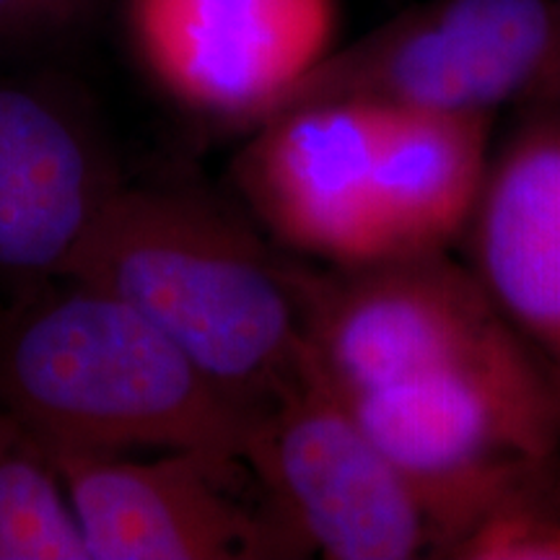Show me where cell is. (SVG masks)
Segmentation results:
<instances>
[{"label":"cell","mask_w":560,"mask_h":560,"mask_svg":"<svg viewBox=\"0 0 560 560\" xmlns=\"http://www.w3.org/2000/svg\"><path fill=\"white\" fill-rule=\"evenodd\" d=\"M296 268L208 190L122 185L68 278L128 301L262 418L310 371Z\"/></svg>","instance_id":"cell-2"},{"label":"cell","mask_w":560,"mask_h":560,"mask_svg":"<svg viewBox=\"0 0 560 560\" xmlns=\"http://www.w3.org/2000/svg\"><path fill=\"white\" fill-rule=\"evenodd\" d=\"M100 0H0V47H42L79 32Z\"/></svg>","instance_id":"cell-14"},{"label":"cell","mask_w":560,"mask_h":560,"mask_svg":"<svg viewBox=\"0 0 560 560\" xmlns=\"http://www.w3.org/2000/svg\"><path fill=\"white\" fill-rule=\"evenodd\" d=\"M338 0H128L140 66L182 109L252 130L338 50Z\"/></svg>","instance_id":"cell-9"},{"label":"cell","mask_w":560,"mask_h":560,"mask_svg":"<svg viewBox=\"0 0 560 560\" xmlns=\"http://www.w3.org/2000/svg\"><path fill=\"white\" fill-rule=\"evenodd\" d=\"M247 467L310 556H433V529L416 488L312 371L262 412Z\"/></svg>","instance_id":"cell-7"},{"label":"cell","mask_w":560,"mask_h":560,"mask_svg":"<svg viewBox=\"0 0 560 560\" xmlns=\"http://www.w3.org/2000/svg\"><path fill=\"white\" fill-rule=\"evenodd\" d=\"M0 560H89L58 465L3 408Z\"/></svg>","instance_id":"cell-12"},{"label":"cell","mask_w":560,"mask_h":560,"mask_svg":"<svg viewBox=\"0 0 560 560\" xmlns=\"http://www.w3.org/2000/svg\"><path fill=\"white\" fill-rule=\"evenodd\" d=\"M317 100L490 120L560 104V0H425L335 50L280 109Z\"/></svg>","instance_id":"cell-4"},{"label":"cell","mask_w":560,"mask_h":560,"mask_svg":"<svg viewBox=\"0 0 560 560\" xmlns=\"http://www.w3.org/2000/svg\"><path fill=\"white\" fill-rule=\"evenodd\" d=\"M444 558L457 560H560V509L537 486L522 488L467 527Z\"/></svg>","instance_id":"cell-13"},{"label":"cell","mask_w":560,"mask_h":560,"mask_svg":"<svg viewBox=\"0 0 560 560\" xmlns=\"http://www.w3.org/2000/svg\"><path fill=\"white\" fill-rule=\"evenodd\" d=\"M342 400L416 488L439 558L560 452V389L516 332L459 366Z\"/></svg>","instance_id":"cell-3"},{"label":"cell","mask_w":560,"mask_h":560,"mask_svg":"<svg viewBox=\"0 0 560 560\" xmlns=\"http://www.w3.org/2000/svg\"><path fill=\"white\" fill-rule=\"evenodd\" d=\"M0 408L50 454L195 452L247 467L260 416L115 293L62 278L0 301Z\"/></svg>","instance_id":"cell-1"},{"label":"cell","mask_w":560,"mask_h":560,"mask_svg":"<svg viewBox=\"0 0 560 560\" xmlns=\"http://www.w3.org/2000/svg\"><path fill=\"white\" fill-rule=\"evenodd\" d=\"M89 560H270L310 550L283 516L249 503V467L195 452L50 454Z\"/></svg>","instance_id":"cell-8"},{"label":"cell","mask_w":560,"mask_h":560,"mask_svg":"<svg viewBox=\"0 0 560 560\" xmlns=\"http://www.w3.org/2000/svg\"><path fill=\"white\" fill-rule=\"evenodd\" d=\"M120 187L79 104L39 81L0 79V301L68 278Z\"/></svg>","instance_id":"cell-10"},{"label":"cell","mask_w":560,"mask_h":560,"mask_svg":"<svg viewBox=\"0 0 560 560\" xmlns=\"http://www.w3.org/2000/svg\"><path fill=\"white\" fill-rule=\"evenodd\" d=\"M459 247L490 304L560 389V104L522 112L490 151Z\"/></svg>","instance_id":"cell-11"},{"label":"cell","mask_w":560,"mask_h":560,"mask_svg":"<svg viewBox=\"0 0 560 560\" xmlns=\"http://www.w3.org/2000/svg\"><path fill=\"white\" fill-rule=\"evenodd\" d=\"M231 179L278 247L332 270L405 260L387 104L317 100L280 109L249 130Z\"/></svg>","instance_id":"cell-5"},{"label":"cell","mask_w":560,"mask_h":560,"mask_svg":"<svg viewBox=\"0 0 560 560\" xmlns=\"http://www.w3.org/2000/svg\"><path fill=\"white\" fill-rule=\"evenodd\" d=\"M296 276L310 371L340 397L459 366L514 332L452 252Z\"/></svg>","instance_id":"cell-6"}]
</instances>
